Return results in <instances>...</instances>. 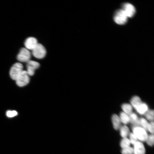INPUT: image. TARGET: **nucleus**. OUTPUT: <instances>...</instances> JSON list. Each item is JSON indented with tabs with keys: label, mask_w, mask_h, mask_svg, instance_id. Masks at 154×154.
<instances>
[{
	"label": "nucleus",
	"mask_w": 154,
	"mask_h": 154,
	"mask_svg": "<svg viewBox=\"0 0 154 154\" xmlns=\"http://www.w3.org/2000/svg\"><path fill=\"white\" fill-rule=\"evenodd\" d=\"M17 114V112L15 110L8 111L6 112V115L9 117H11L15 116Z\"/></svg>",
	"instance_id": "b1692460"
},
{
	"label": "nucleus",
	"mask_w": 154,
	"mask_h": 154,
	"mask_svg": "<svg viewBox=\"0 0 154 154\" xmlns=\"http://www.w3.org/2000/svg\"><path fill=\"white\" fill-rule=\"evenodd\" d=\"M121 153L122 154H133L134 153L133 149L129 146L123 149Z\"/></svg>",
	"instance_id": "412c9836"
},
{
	"label": "nucleus",
	"mask_w": 154,
	"mask_h": 154,
	"mask_svg": "<svg viewBox=\"0 0 154 154\" xmlns=\"http://www.w3.org/2000/svg\"><path fill=\"white\" fill-rule=\"evenodd\" d=\"M135 109L140 114H143L148 111V107L146 104L142 102Z\"/></svg>",
	"instance_id": "f8f14e48"
},
{
	"label": "nucleus",
	"mask_w": 154,
	"mask_h": 154,
	"mask_svg": "<svg viewBox=\"0 0 154 154\" xmlns=\"http://www.w3.org/2000/svg\"><path fill=\"white\" fill-rule=\"evenodd\" d=\"M29 80V75L26 71L23 70L15 80L17 84L19 87L26 86Z\"/></svg>",
	"instance_id": "39448f33"
},
{
	"label": "nucleus",
	"mask_w": 154,
	"mask_h": 154,
	"mask_svg": "<svg viewBox=\"0 0 154 154\" xmlns=\"http://www.w3.org/2000/svg\"><path fill=\"white\" fill-rule=\"evenodd\" d=\"M46 50L41 44L38 43L32 50V54L36 58L41 59L44 58L46 54Z\"/></svg>",
	"instance_id": "f03ea898"
},
{
	"label": "nucleus",
	"mask_w": 154,
	"mask_h": 154,
	"mask_svg": "<svg viewBox=\"0 0 154 154\" xmlns=\"http://www.w3.org/2000/svg\"><path fill=\"white\" fill-rule=\"evenodd\" d=\"M129 130L128 128L126 125H123L120 128V133L123 137H126L129 133Z\"/></svg>",
	"instance_id": "f3484780"
},
{
	"label": "nucleus",
	"mask_w": 154,
	"mask_h": 154,
	"mask_svg": "<svg viewBox=\"0 0 154 154\" xmlns=\"http://www.w3.org/2000/svg\"><path fill=\"white\" fill-rule=\"evenodd\" d=\"M148 130H149L152 134H153L154 122L153 121L149 124Z\"/></svg>",
	"instance_id": "393cba45"
},
{
	"label": "nucleus",
	"mask_w": 154,
	"mask_h": 154,
	"mask_svg": "<svg viewBox=\"0 0 154 154\" xmlns=\"http://www.w3.org/2000/svg\"><path fill=\"white\" fill-rule=\"evenodd\" d=\"M31 56V53L28 50L23 48L18 54L17 59L20 62H27L30 60Z\"/></svg>",
	"instance_id": "423d86ee"
},
{
	"label": "nucleus",
	"mask_w": 154,
	"mask_h": 154,
	"mask_svg": "<svg viewBox=\"0 0 154 154\" xmlns=\"http://www.w3.org/2000/svg\"><path fill=\"white\" fill-rule=\"evenodd\" d=\"M133 133L138 139L142 141H146L148 136L146 131L142 127L135 126L133 128Z\"/></svg>",
	"instance_id": "20e7f679"
},
{
	"label": "nucleus",
	"mask_w": 154,
	"mask_h": 154,
	"mask_svg": "<svg viewBox=\"0 0 154 154\" xmlns=\"http://www.w3.org/2000/svg\"><path fill=\"white\" fill-rule=\"evenodd\" d=\"M130 121L136 126L140 125L139 119H138L137 115L133 113H131L129 115Z\"/></svg>",
	"instance_id": "ddd939ff"
},
{
	"label": "nucleus",
	"mask_w": 154,
	"mask_h": 154,
	"mask_svg": "<svg viewBox=\"0 0 154 154\" xmlns=\"http://www.w3.org/2000/svg\"><path fill=\"white\" fill-rule=\"evenodd\" d=\"M145 116L148 120L153 121L154 119V111L153 110H149L145 113Z\"/></svg>",
	"instance_id": "aec40b11"
},
{
	"label": "nucleus",
	"mask_w": 154,
	"mask_h": 154,
	"mask_svg": "<svg viewBox=\"0 0 154 154\" xmlns=\"http://www.w3.org/2000/svg\"><path fill=\"white\" fill-rule=\"evenodd\" d=\"M38 43L37 40L35 38L29 37L26 39L24 43V45L27 49L32 50Z\"/></svg>",
	"instance_id": "1a4fd4ad"
},
{
	"label": "nucleus",
	"mask_w": 154,
	"mask_h": 154,
	"mask_svg": "<svg viewBox=\"0 0 154 154\" xmlns=\"http://www.w3.org/2000/svg\"><path fill=\"white\" fill-rule=\"evenodd\" d=\"M131 142L129 139L126 137L124 138L121 141L120 146L123 149L129 146Z\"/></svg>",
	"instance_id": "a211bd4d"
},
{
	"label": "nucleus",
	"mask_w": 154,
	"mask_h": 154,
	"mask_svg": "<svg viewBox=\"0 0 154 154\" xmlns=\"http://www.w3.org/2000/svg\"><path fill=\"white\" fill-rule=\"evenodd\" d=\"M112 120L114 128L116 130L118 129L121 125V121L119 117L117 115L114 114L112 116Z\"/></svg>",
	"instance_id": "9b49d317"
},
{
	"label": "nucleus",
	"mask_w": 154,
	"mask_h": 154,
	"mask_svg": "<svg viewBox=\"0 0 154 154\" xmlns=\"http://www.w3.org/2000/svg\"><path fill=\"white\" fill-rule=\"evenodd\" d=\"M23 66L20 63H15L12 66L10 71V75L11 78L15 80L23 71Z\"/></svg>",
	"instance_id": "7ed1b4c3"
},
{
	"label": "nucleus",
	"mask_w": 154,
	"mask_h": 154,
	"mask_svg": "<svg viewBox=\"0 0 154 154\" xmlns=\"http://www.w3.org/2000/svg\"><path fill=\"white\" fill-rule=\"evenodd\" d=\"M131 105L135 109L142 103L141 100L138 96H135L133 97L131 101Z\"/></svg>",
	"instance_id": "4468645a"
},
{
	"label": "nucleus",
	"mask_w": 154,
	"mask_h": 154,
	"mask_svg": "<svg viewBox=\"0 0 154 154\" xmlns=\"http://www.w3.org/2000/svg\"><path fill=\"white\" fill-rule=\"evenodd\" d=\"M147 144L149 145L153 146L154 144V135L151 134L148 136L146 140Z\"/></svg>",
	"instance_id": "4be33fe9"
},
{
	"label": "nucleus",
	"mask_w": 154,
	"mask_h": 154,
	"mask_svg": "<svg viewBox=\"0 0 154 154\" xmlns=\"http://www.w3.org/2000/svg\"><path fill=\"white\" fill-rule=\"evenodd\" d=\"M121 9L124 11L127 17H133L136 12L134 7L129 3H125L123 4Z\"/></svg>",
	"instance_id": "6e6552de"
},
{
	"label": "nucleus",
	"mask_w": 154,
	"mask_h": 154,
	"mask_svg": "<svg viewBox=\"0 0 154 154\" xmlns=\"http://www.w3.org/2000/svg\"><path fill=\"white\" fill-rule=\"evenodd\" d=\"M27 72L29 76L34 75L35 70L40 66V64L38 62L33 60H29L27 62Z\"/></svg>",
	"instance_id": "0eeeda50"
},
{
	"label": "nucleus",
	"mask_w": 154,
	"mask_h": 154,
	"mask_svg": "<svg viewBox=\"0 0 154 154\" xmlns=\"http://www.w3.org/2000/svg\"><path fill=\"white\" fill-rule=\"evenodd\" d=\"M119 118L121 121L124 124H126L130 121L129 115L124 112H122L120 113Z\"/></svg>",
	"instance_id": "2eb2a0df"
},
{
	"label": "nucleus",
	"mask_w": 154,
	"mask_h": 154,
	"mask_svg": "<svg viewBox=\"0 0 154 154\" xmlns=\"http://www.w3.org/2000/svg\"><path fill=\"white\" fill-rule=\"evenodd\" d=\"M122 108L124 113L129 115L132 112V108L131 105L128 104H124L122 106Z\"/></svg>",
	"instance_id": "dca6fc26"
},
{
	"label": "nucleus",
	"mask_w": 154,
	"mask_h": 154,
	"mask_svg": "<svg viewBox=\"0 0 154 154\" xmlns=\"http://www.w3.org/2000/svg\"><path fill=\"white\" fill-rule=\"evenodd\" d=\"M134 145L133 150L134 154H145V149L142 143L138 141Z\"/></svg>",
	"instance_id": "9d476101"
},
{
	"label": "nucleus",
	"mask_w": 154,
	"mask_h": 154,
	"mask_svg": "<svg viewBox=\"0 0 154 154\" xmlns=\"http://www.w3.org/2000/svg\"><path fill=\"white\" fill-rule=\"evenodd\" d=\"M130 141L131 143L134 145L138 141V139L135 135L132 133L129 134Z\"/></svg>",
	"instance_id": "5701e85b"
},
{
	"label": "nucleus",
	"mask_w": 154,
	"mask_h": 154,
	"mask_svg": "<svg viewBox=\"0 0 154 154\" xmlns=\"http://www.w3.org/2000/svg\"><path fill=\"white\" fill-rule=\"evenodd\" d=\"M127 18L126 14L121 9L116 10L114 16V19L115 22L120 25H123L126 23Z\"/></svg>",
	"instance_id": "f257e3e1"
},
{
	"label": "nucleus",
	"mask_w": 154,
	"mask_h": 154,
	"mask_svg": "<svg viewBox=\"0 0 154 154\" xmlns=\"http://www.w3.org/2000/svg\"><path fill=\"white\" fill-rule=\"evenodd\" d=\"M140 125H141L142 128L146 131L148 130L149 123L144 118H142L139 119Z\"/></svg>",
	"instance_id": "6ab92c4d"
}]
</instances>
